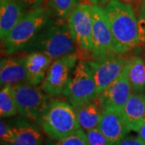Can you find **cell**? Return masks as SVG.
<instances>
[{
  "instance_id": "6da1fadb",
  "label": "cell",
  "mask_w": 145,
  "mask_h": 145,
  "mask_svg": "<svg viewBox=\"0 0 145 145\" xmlns=\"http://www.w3.org/2000/svg\"><path fill=\"white\" fill-rule=\"evenodd\" d=\"M115 52H129L140 43L138 19L132 6L122 0H111L105 5Z\"/></svg>"
},
{
  "instance_id": "7a4b0ae2",
  "label": "cell",
  "mask_w": 145,
  "mask_h": 145,
  "mask_svg": "<svg viewBox=\"0 0 145 145\" xmlns=\"http://www.w3.org/2000/svg\"><path fill=\"white\" fill-rule=\"evenodd\" d=\"M40 52L52 61L76 52V44L72 39L68 23L62 19H50L35 40L23 52Z\"/></svg>"
},
{
  "instance_id": "3957f363",
  "label": "cell",
  "mask_w": 145,
  "mask_h": 145,
  "mask_svg": "<svg viewBox=\"0 0 145 145\" xmlns=\"http://www.w3.org/2000/svg\"><path fill=\"white\" fill-rule=\"evenodd\" d=\"M50 17V10L44 7L27 10L8 35L1 40L2 52L7 56L24 52L51 19Z\"/></svg>"
},
{
  "instance_id": "277c9868",
  "label": "cell",
  "mask_w": 145,
  "mask_h": 145,
  "mask_svg": "<svg viewBox=\"0 0 145 145\" xmlns=\"http://www.w3.org/2000/svg\"><path fill=\"white\" fill-rule=\"evenodd\" d=\"M48 138L60 140L81 129L75 108L65 101L50 102L39 122Z\"/></svg>"
},
{
  "instance_id": "5b68a950",
  "label": "cell",
  "mask_w": 145,
  "mask_h": 145,
  "mask_svg": "<svg viewBox=\"0 0 145 145\" xmlns=\"http://www.w3.org/2000/svg\"><path fill=\"white\" fill-rule=\"evenodd\" d=\"M63 94L73 107L98 99L96 83L88 61H78Z\"/></svg>"
},
{
  "instance_id": "8992f818",
  "label": "cell",
  "mask_w": 145,
  "mask_h": 145,
  "mask_svg": "<svg viewBox=\"0 0 145 145\" xmlns=\"http://www.w3.org/2000/svg\"><path fill=\"white\" fill-rule=\"evenodd\" d=\"M18 111L21 116L37 122L43 116L49 103V95L41 88L27 83L14 86Z\"/></svg>"
},
{
  "instance_id": "52a82bcc",
  "label": "cell",
  "mask_w": 145,
  "mask_h": 145,
  "mask_svg": "<svg viewBox=\"0 0 145 145\" xmlns=\"http://www.w3.org/2000/svg\"><path fill=\"white\" fill-rule=\"evenodd\" d=\"M92 15V55L94 60H101L118 54L108 19L104 7L91 4Z\"/></svg>"
},
{
  "instance_id": "ba28073f",
  "label": "cell",
  "mask_w": 145,
  "mask_h": 145,
  "mask_svg": "<svg viewBox=\"0 0 145 145\" xmlns=\"http://www.w3.org/2000/svg\"><path fill=\"white\" fill-rule=\"evenodd\" d=\"M78 62L75 52L53 60L41 84L42 89L49 96L63 94Z\"/></svg>"
},
{
  "instance_id": "9c48e42d",
  "label": "cell",
  "mask_w": 145,
  "mask_h": 145,
  "mask_svg": "<svg viewBox=\"0 0 145 145\" xmlns=\"http://www.w3.org/2000/svg\"><path fill=\"white\" fill-rule=\"evenodd\" d=\"M68 25L75 44L86 51H92L91 4L79 3L68 18Z\"/></svg>"
},
{
  "instance_id": "30bf717a",
  "label": "cell",
  "mask_w": 145,
  "mask_h": 145,
  "mask_svg": "<svg viewBox=\"0 0 145 145\" xmlns=\"http://www.w3.org/2000/svg\"><path fill=\"white\" fill-rule=\"evenodd\" d=\"M132 93L129 81V61H127L118 78L98 97L102 109L113 108L122 111Z\"/></svg>"
},
{
  "instance_id": "8fae6325",
  "label": "cell",
  "mask_w": 145,
  "mask_h": 145,
  "mask_svg": "<svg viewBox=\"0 0 145 145\" xmlns=\"http://www.w3.org/2000/svg\"><path fill=\"white\" fill-rule=\"evenodd\" d=\"M127 61L128 60L124 57L115 54L114 56L101 60L88 61L89 65L93 72L99 96L119 77Z\"/></svg>"
},
{
  "instance_id": "7c38bea8",
  "label": "cell",
  "mask_w": 145,
  "mask_h": 145,
  "mask_svg": "<svg viewBox=\"0 0 145 145\" xmlns=\"http://www.w3.org/2000/svg\"><path fill=\"white\" fill-rule=\"evenodd\" d=\"M99 128L108 140L110 145L115 144L129 133L122 112L113 108H103Z\"/></svg>"
},
{
  "instance_id": "4fadbf2b",
  "label": "cell",
  "mask_w": 145,
  "mask_h": 145,
  "mask_svg": "<svg viewBox=\"0 0 145 145\" xmlns=\"http://www.w3.org/2000/svg\"><path fill=\"white\" fill-rule=\"evenodd\" d=\"M24 82H26L24 56L2 58L0 62L1 87L6 85L14 86Z\"/></svg>"
},
{
  "instance_id": "5bb4252c",
  "label": "cell",
  "mask_w": 145,
  "mask_h": 145,
  "mask_svg": "<svg viewBox=\"0 0 145 145\" xmlns=\"http://www.w3.org/2000/svg\"><path fill=\"white\" fill-rule=\"evenodd\" d=\"M26 83L37 86L42 84L52 60L40 52H32L24 56Z\"/></svg>"
},
{
  "instance_id": "9a60e30c",
  "label": "cell",
  "mask_w": 145,
  "mask_h": 145,
  "mask_svg": "<svg viewBox=\"0 0 145 145\" xmlns=\"http://www.w3.org/2000/svg\"><path fill=\"white\" fill-rule=\"evenodd\" d=\"M121 112L130 131H138L145 122V92L131 93Z\"/></svg>"
},
{
  "instance_id": "2e32d148",
  "label": "cell",
  "mask_w": 145,
  "mask_h": 145,
  "mask_svg": "<svg viewBox=\"0 0 145 145\" xmlns=\"http://www.w3.org/2000/svg\"><path fill=\"white\" fill-rule=\"evenodd\" d=\"M27 10L17 0H0V38L3 40Z\"/></svg>"
},
{
  "instance_id": "e0dca14e",
  "label": "cell",
  "mask_w": 145,
  "mask_h": 145,
  "mask_svg": "<svg viewBox=\"0 0 145 145\" xmlns=\"http://www.w3.org/2000/svg\"><path fill=\"white\" fill-rule=\"evenodd\" d=\"M22 117L9 122L16 134V140L10 145H43L40 131L27 119Z\"/></svg>"
},
{
  "instance_id": "ac0fdd59",
  "label": "cell",
  "mask_w": 145,
  "mask_h": 145,
  "mask_svg": "<svg viewBox=\"0 0 145 145\" xmlns=\"http://www.w3.org/2000/svg\"><path fill=\"white\" fill-rule=\"evenodd\" d=\"M74 108L82 129L89 131L99 127L103 109L99 105L98 99Z\"/></svg>"
},
{
  "instance_id": "d6986e66",
  "label": "cell",
  "mask_w": 145,
  "mask_h": 145,
  "mask_svg": "<svg viewBox=\"0 0 145 145\" xmlns=\"http://www.w3.org/2000/svg\"><path fill=\"white\" fill-rule=\"evenodd\" d=\"M129 61V81L132 93L145 91V62L140 56H135Z\"/></svg>"
},
{
  "instance_id": "ffe728a7",
  "label": "cell",
  "mask_w": 145,
  "mask_h": 145,
  "mask_svg": "<svg viewBox=\"0 0 145 145\" xmlns=\"http://www.w3.org/2000/svg\"><path fill=\"white\" fill-rule=\"evenodd\" d=\"M18 111L14 86L6 85L0 91V115L2 119L15 116Z\"/></svg>"
},
{
  "instance_id": "44dd1931",
  "label": "cell",
  "mask_w": 145,
  "mask_h": 145,
  "mask_svg": "<svg viewBox=\"0 0 145 145\" xmlns=\"http://www.w3.org/2000/svg\"><path fill=\"white\" fill-rule=\"evenodd\" d=\"M81 0H48L49 10L55 18L66 20Z\"/></svg>"
},
{
  "instance_id": "7402d4cb",
  "label": "cell",
  "mask_w": 145,
  "mask_h": 145,
  "mask_svg": "<svg viewBox=\"0 0 145 145\" xmlns=\"http://www.w3.org/2000/svg\"><path fill=\"white\" fill-rule=\"evenodd\" d=\"M43 145H89L87 135L82 128L74 134L68 136L63 140H56L48 138Z\"/></svg>"
},
{
  "instance_id": "603a6c76",
  "label": "cell",
  "mask_w": 145,
  "mask_h": 145,
  "mask_svg": "<svg viewBox=\"0 0 145 145\" xmlns=\"http://www.w3.org/2000/svg\"><path fill=\"white\" fill-rule=\"evenodd\" d=\"M0 139L1 145H10L16 140V134L11 125L3 119L0 122Z\"/></svg>"
},
{
  "instance_id": "cb8c5ba5",
  "label": "cell",
  "mask_w": 145,
  "mask_h": 145,
  "mask_svg": "<svg viewBox=\"0 0 145 145\" xmlns=\"http://www.w3.org/2000/svg\"><path fill=\"white\" fill-rule=\"evenodd\" d=\"M86 135L89 145H110L99 127L86 131Z\"/></svg>"
},
{
  "instance_id": "d4e9b609",
  "label": "cell",
  "mask_w": 145,
  "mask_h": 145,
  "mask_svg": "<svg viewBox=\"0 0 145 145\" xmlns=\"http://www.w3.org/2000/svg\"><path fill=\"white\" fill-rule=\"evenodd\" d=\"M137 19L139 26L140 43H142L145 45V2L140 6Z\"/></svg>"
},
{
  "instance_id": "484cf974",
  "label": "cell",
  "mask_w": 145,
  "mask_h": 145,
  "mask_svg": "<svg viewBox=\"0 0 145 145\" xmlns=\"http://www.w3.org/2000/svg\"><path fill=\"white\" fill-rule=\"evenodd\" d=\"M114 145H145V142L139 136H126Z\"/></svg>"
},
{
  "instance_id": "4316f807",
  "label": "cell",
  "mask_w": 145,
  "mask_h": 145,
  "mask_svg": "<svg viewBox=\"0 0 145 145\" xmlns=\"http://www.w3.org/2000/svg\"><path fill=\"white\" fill-rule=\"evenodd\" d=\"M27 10H33L40 7L44 0H17Z\"/></svg>"
},
{
  "instance_id": "83f0119b",
  "label": "cell",
  "mask_w": 145,
  "mask_h": 145,
  "mask_svg": "<svg viewBox=\"0 0 145 145\" xmlns=\"http://www.w3.org/2000/svg\"><path fill=\"white\" fill-rule=\"evenodd\" d=\"M89 1L92 4H94V5L103 6L106 5L109 2H110L111 0H89Z\"/></svg>"
},
{
  "instance_id": "f1b7e54d",
  "label": "cell",
  "mask_w": 145,
  "mask_h": 145,
  "mask_svg": "<svg viewBox=\"0 0 145 145\" xmlns=\"http://www.w3.org/2000/svg\"><path fill=\"white\" fill-rule=\"evenodd\" d=\"M137 132H138V136L145 142V122Z\"/></svg>"
}]
</instances>
